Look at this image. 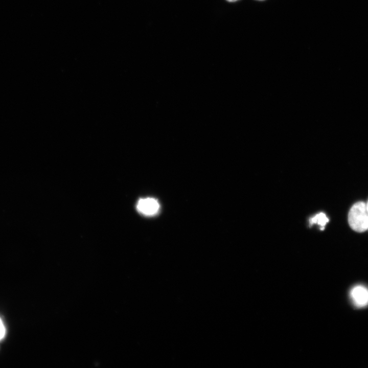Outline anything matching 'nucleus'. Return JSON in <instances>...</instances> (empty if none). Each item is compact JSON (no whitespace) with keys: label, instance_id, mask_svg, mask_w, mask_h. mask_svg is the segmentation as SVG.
Listing matches in <instances>:
<instances>
[{"label":"nucleus","instance_id":"nucleus-1","mask_svg":"<svg viewBox=\"0 0 368 368\" xmlns=\"http://www.w3.org/2000/svg\"><path fill=\"white\" fill-rule=\"evenodd\" d=\"M348 222L355 232L362 233L368 229V214L365 202L358 201L352 206L348 214Z\"/></svg>","mask_w":368,"mask_h":368},{"label":"nucleus","instance_id":"nucleus-2","mask_svg":"<svg viewBox=\"0 0 368 368\" xmlns=\"http://www.w3.org/2000/svg\"><path fill=\"white\" fill-rule=\"evenodd\" d=\"M350 296L353 305L357 308L368 305V288L362 285H357L350 290Z\"/></svg>","mask_w":368,"mask_h":368},{"label":"nucleus","instance_id":"nucleus-3","mask_svg":"<svg viewBox=\"0 0 368 368\" xmlns=\"http://www.w3.org/2000/svg\"><path fill=\"white\" fill-rule=\"evenodd\" d=\"M136 208L140 213L145 215L151 216L158 212L159 205L155 199L146 198L139 200Z\"/></svg>","mask_w":368,"mask_h":368},{"label":"nucleus","instance_id":"nucleus-4","mask_svg":"<svg viewBox=\"0 0 368 368\" xmlns=\"http://www.w3.org/2000/svg\"><path fill=\"white\" fill-rule=\"evenodd\" d=\"M328 221L329 219L326 215L323 213H320L309 219V225L317 223L320 226V229L323 230Z\"/></svg>","mask_w":368,"mask_h":368},{"label":"nucleus","instance_id":"nucleus-5","mask_svg":"<svg viewBox=\"0 0 368 368\" xmlns=\"http://www.w3.org/2000/svg\"><path fill=\"white\" fill-rule=\"evenodd\" d=\"M6 332V331L5 325L2 319L0 318V341L5 337Z\"/></svg>","mask_w":368,"mask_h":368},{"label":"nucleus","instance_id":"nucleus-6","mask_svg":"<svg viewBox=\"0 0 368 368\" xmlns=\"http://www.w3.org/2000/svg\"><path fill=\"white\" fill-rule=\"evenodd\" d=\"M366 210H367V214H368V200H367V203H366Z\"/></svg>","mask_w":368,"mask_h":368},{"label":"nucleus","instance_id":"nucleus-7","mask_svg":"<svg viewBox=\"0 0 368 368\" xmlns=\"http://www.w3.org/2000/svg\"><path fill=\"white\" fill-rule=\"evenodd\" d=\"M226 1H227L228 2H236L238 0H226Z\"/></svg>","mask_w":368,"mask_h":368},{"label":"nucleus","instance_id":"nucleus-8","mask_svg":"<svg viewBox=\"0 0 368 368\" xmlns=\"http://www.w3.org/2000/svg\"><path fill=\"white\" fill-rule=\"evenodd\" d=\"M260 1H261V0H260Z\"/></svg>","mask_w":368,"mask_h":368}]
</instances>
